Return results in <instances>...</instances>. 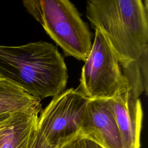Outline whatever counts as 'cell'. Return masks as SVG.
<instances>
[{"label": "cell", "instance_id": "cell-7", "mask_svg": "<svg viewBox=\"0 0 148 148\" xmlns=\"http://www.w3.org/2000/svg\"><path fill=\"white\" fill-rule=\"evenodd\" d=\"M108 100L124 148H140L143 110L139 98L128 90Z\"/></svg>", "mask_w": 148, "mask_h": 148}, {"label": "cell", "instance_id": "cell-10", "mask_svg": "<svg viewBox=\"0 0 148 148\" xmlns=\"http://www.w3.org/2000/svg\"><path fill=\"white\" fill-rule=\"evenodd\" d=\"M61 148H103L94 141L80 135L74 138Z\"/></svg>", "mask_w": 148, "mask_h": 148}, {"label": "cell", "instance_id": "cell-9", "mask_svg": "<svg viewBox=\"0 0 148 148\" xmlns=\"http://www.w3.org/2000/svg\"><path fill=\"white\" fill-rule=\"evenodd\" d=\"M40 101L0 77V123L18 112H40Z\"/></svg>", "mask_w": 148, "mask_h": 148}, {"label": "cell", "instance_id": "cell-6", "mask_svg": "<svg viewBox=\"0 0 148 148\" xmlns=\"http://www.w3.org/2000/svg\"><path fill=\"white\" fill-rule=\"evenodd\" d=\"M80 135L103 148H124L108 99H88Z\"/></svg>", "mask_w": 148, "mask_h": 148}, {"label": "cell", "instance_id": "cell-5", "mask_svg": "<svg viewBox=\"0 0 148 148\" xmlns=\"http://www.w3.org/2000/svg\"><path fill=\"white\" fill-rule=\"evenodd\" d=\"M88 99L77 88H69L53 98L38 116L36 130L54 146L80 135Z\"/></svg>", "mask_w": 148, "mask_h": 148}, {"label": "cell", "instance_id": "cell-3", "mask_svg": "<svg viewBox=\"0 0 148 148\" xmlns=\"http://www.w3.org/2000/svg\"><path fill=\"white\" fill-rule=\"evenodd\" d=\"M23 5L66 56L85 61L92 47L90 29L68 0H24Z\"/></svg>", "mask_w": 148, "mask_h": 148}, {"label": "cell", "instance_id": "cell-11", "mask_svg": "<svg viewBox=\"0 0 148 148\" xmlns=\"http://www.w3.org/2000/svg\"><path fill=\"white\" fill-rule=\"evenodd\" d=\"M27 148H61V147L54 146L50 145L42 135L38 132L36 128L29 142Z\"/></svg>", "mask_w": 148, "mask_h": 148}, {"label": "cell", "instance_id": "cell-4", "mask_svg": "<svg viewBox=\"0 0 148 148\" xmlns=\"http://www.w3.org/2000/svg\"><path fill=\"white\" fill-rule=\"evenodd\" d=\"M77 87L88 99H109L131 90L120 64L103 34L95 30Z\"/></svg>", "mask_w": 148, "mask_h": 148}, {"label": "cell", "instance_id": "cell-8", "mask_svg": "<svg viewBox=\"0 0 148 148\" xmlns=\"http://www.w3.org/2000/svg\"><path fill=\"white\" fill-rule=\"evenodd\" d=\"M39 112H18L0 123V148H27Z\"/></svg>", "mask_w": 148, "mask_h": 148}, {"label": "cell", "instance_id": "cell-1", "mask_svg": "<svg viewBox=\"0 0 148 148\" xmlns=\"http://www.w3.org/2000/svg\"><path fill=\"white\" fill-rule=\"evenodd\" d=\"M86 14L113 49L134 95L147 94L148 1L89 0Z\"/></svg>", "mask_w": 148, "mask_h": 148}, {"label": "cell", "instance_id": "cell-2", "mask_svg": "<svg viewBox=\"0 0 148 148\" xmlns=\"http://www.w3.org/2000/svg\"><path fill=\"white\" fill-rule=\"evenodd\" d=\"M0 77L40 101L65 91L68 70L57 48L46 42L0 45Z\"/></svg>", "mask_w": 148, "mask_h": 148}]
</instances>
